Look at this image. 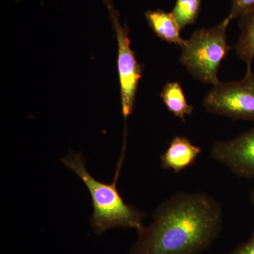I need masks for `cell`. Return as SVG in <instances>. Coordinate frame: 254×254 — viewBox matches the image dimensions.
<instances>
[{"label": "cell", "instance_id": "obj_1", "mask_svg": "<svg viewBox=\"0 0 254 254\" xmlns=\"http://www.w3.org/2000/svg\"><path fill=\"white\" fill-rule=\"evenodd\" d=\"M222 220L221 205L211 195L178 192L138 229L128 254H200L220 237Z\"/></svg>", "mask_w": 254, "mask_h": 254}, {"label": "cell", "instance_id": "obj_2", "mask_svg": "<svg viewBox=\"0 0 254 254\" xmlns=\"http://www.w3.org/2000/svg\"><path fill=\"white\" fill-rule=\"evenodd\" d=\"M123 154L120 159L111 184H105L95 180L88 173L85 166V160L81 153L70 152L62 159V163L74 172L91 194L93 206V213L91 218V226L97 235H102L114 227L135 228L137 230L143 226V221L146 215L133 205L127 204L118 190V180L124 157L125 143Z\"/></svg>", "mask_w": 254, "mask_h": 254}, {"label": "cell", "instance_id": "obj_3", "mask_svg": "<svg viewBox=\"0 0 254 254\" xmlns=\"http://www.w3.org/2000/svg\"><path fill=\"white\" fill-rule=\"evenodd\" d=\"M231 21L228 16L210 29H197L180 47V63L195 79L213 86L220 81L219 68L232 48L227 42V28Z\"/></svg>", "mask_w": 254, "mask_h": 254}, {"label": "cell", "instance_id": "obj_4", "mask_svg": "<svg viewBox=\"0 0 254 254\" xmlns=\"http://www.w3.org/2000/svg\"><path fill=\"white\" fill-rule=\"evenodd\" d=\"M203 107L208 113L234 120L254 121V73L247 68L237 81H220L205 95Z\"/></svg>", "mask_w": 254, "mask_h": 254}, {"label": "cell", "instance_id": "obj_5", "mask_svg": "<svg viewBox=\"0 0 254 254\" xmlns=\"http://www.w3.org/2000/svg\"><path fill=\"white\" fill-rule=\"evenodd\" d=\"M104 1L109 10L118 43V65L122 108L124 118L127 119L134 108L137 88L142 76V67L130 47L128 28L120 23L118 11L111 0Z\"/></svg>", "mask_w": 254, "mask_h": 254}, {"label": "cell", "instance_id": "obj_6", "mask_svg": "<svg viewBox=\"0 0 254 254\" xmlns=\"http://www.w3.org/2000/svg\"><path fill=\"white\" fill-rule=\"evenodd\" d=\"M210 154L237 176L254 179V128L228 141L215 142Z\"/></svg>", "mask_w": 254, "mask_h": 254}, {"label": "cell", "instance_id": "obj_7", "mask_svg": "<svg viewBox=\"0 0 254 254\" xmlns=\"http://www.w3.org/2000/svg\"><path fill=\"white\" fill-rule=\"evenodd\" d=\"M201 152L186 136H177L170 142L168 149L160 156L161 167L179 173L195 163Z\"/></svg>", "mask_w": 254, "mask_h": 254}, {"label": "cell", "instance_id": "obj_8", "mask_svg": "<svg viewBox=\"0 0 254 254\" xmlns=\"http://www.w3.org/2000/svg\"><path fill=\"white\" fill-rule=\"evenodd\" d=\"M150 28L160 39L172 44L182 46L185 40L180 36L181 28L171 12L163 9L149 10L145 13Z\"/></svg>", "mask_w": 254, "mask_h": 254}, {"label": "cell", "instance_id": "obj_9", "mask_svg": "<svg viewBox=\"0 0 254 254\" xmlns=\"http://www.w3.org/2000/svg\"><path fill=\"white\" fill-rule=\"evenodd\" d=\"M240 36L235 46L237 56L252 68L254 60V6L240 16Z\"/></svg>", "mask_w": 254, "mask_h": 254}, {"label": "cell", "instance_id": "obj_10", "mask_svg": "<svg viewBox=\"0 0 254 254\" xmlns=\"http://www.w3.org/2000/svg\"><path fill=\"white\" fill-rule=\"evenodd\" d=\"M160 98L168 111L185 123L186 117L191 115L193 107L189 104L180 82H168L163 87Z\"/></svg>", "mask_w": 254, "mask_h": 254}, {"label": "cell", "instance_id": "obj_11", "mask_svg": "<svg viewBox=\"0 0 254 254\" xmlns=\"http://www.w3.org/2000/svg\"><path fill=\"white\" fill-rule=\"evenodd\" d=\"M201 5L202 0H176L171 13L181 30L196 22Z\"/></svg>", "mask_w": 254, "mask_h": 254}, {"label": "cell", "instance_id": "obj_12", "mask_svg": "<svg viewBox=\"0 0 254 254\" xmlns=\"http://www.w3.org/2000/svg\"><path fill=\"white\" fill-rule=\"evenodd\" d=\"M254 6V0H232L229 16L232 20L240 17L241 15Z\"/></svg>", "mask_w": 254, "mask_h": 254}, {"label": "cell", "instance_id": "obj_13", "mask_svg": "<svg viewBox=\"0 0 254 254\" xmlns=\"http://www.w3.org/2000/svg\"><path fill=\"white\" fill-rule=\"evenodd\" d=\"M228 254H254V232L250 240L237 246Z\"/></svg>", "mask_w": 254, "mask_h": 254}, {"label": "cell", "instance_id": "obj_14", "mask_svg": "<svg viewBox=\"0 0 254 254\" xmlns=\"http://www.w3.org/2000/svg\"><path fill=\"white\" fill-rule=\"evenodd\" d=\"M250 199L251 203H252V205H253L254 208V189L252 190V192H251Z\"/></svg>", "mask_w": 254, "mask_h": 254}]
</instances>
